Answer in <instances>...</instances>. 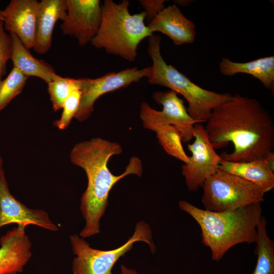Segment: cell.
Returning <instances> with one entry per match:
<instances>
[{"mask_svg": "<svg viewBox=\"0 0 274 274\" xmlns=\"http://www.w3.org/2000/svg\"><path fill=\"white\" fill-rule=\"evenodd\" d=\"M204 127L214 149L233 145L223 160L246 162L264 158L272 152L274 124L269 112L256 99L239 94L215 108Z\"/></svg>", "mask_w": 274, "mask_h": 274, "instance_id": "1", "label": "cell"}, {"mask_svg": "<svg viewBox=\"0 0 274 274\" xmlns=\"http://www.w3.org/2000/svg\"><path fill=\"white\" fill-rule=\"evenodd\" d=\"M121 145L116 142L95 137L75 144L70 154L71 162L81 167L87 178V186L83 193L80 208L85 225L79 236L85 238L98 234L100 220L108 204L109 193L113 186L125 177L133 174L141 177L143 165L141 159L131 157L125 171L120 175L112 174L108 167L110 158L122 153Z\"/></svg>", "mask_w": 274, "mask_h": 274, "instance_id": "2", "label": "cell"}, {"mask_svg": "<svg viewBox=\"0 0 274 274\" xmlns=\"http://www.w3.org/2000/svg\"><path fill=\"white\" fill-rule=\"evenodd\" d=\"M178 205L199 226L202 243L210 249L214 261L221 260L235 245L256 241L257 226L262 217L261 202L221 212L201 209L185 200L179 201Z\"/></svg>", "mask_w": 274, "mask_h": 274, "instance_id": "3", "label": "cell"}, {"mask_svg": "<svg viewBox=\"0 0 274 274\" xmlns=\"http://www.w3.org/2000/svg\"><path fill=\"white\" fill-rule=\"evenodd\" d=\"M129 2L112 0L101 3V19L98 31L90 43L110 54L133 61L139 44L153 35L144 22L145 13L131 14Z\"/></svg>", "mask_w": 274, "mask_h": 274, "instance_id": "4", "label": "cell"}, {"mask_svg": "<svg viewBox=\"0 0 274 274\" xmlns=\"http://www.w3.org/2000/svg\"><path fill=\"white\" fill-rule=\"evenodd\" d=\"M161 40L158 35L149 38L147 51L153 63L147 77L148 82L167 87L182 95L188 102L187 110L192 119L197 123L206 122L213 110L229 100L232 95L206 89L168 64L161 53Z\"/></svg>", "mask_w": 274, "mask_h": 274, "instance_id": "5", "label": "cell"}, {"mask_svg": "<svg viewBox=\"0 0 274 274\" xmlns=\"http://www.w3.org/2000/svg\"><path fill=\"white\" fill-rule=\"evenodd\" d=\"M201 188V203L211 212L232 211L264 200L265 193L258 186L220 169L204 181Z\"/></svg>", "mask_w": 274, "mask_h": 274, "instance_id": "6", "label": "cell"}, {"mask_svg": "<svg viewBox=\"0 0 274 274\" xmlns=\"http://www.w3.org/2000/svg\"><path fill=\"white\" fill-rule=\"evenodd\" d=\"M73 253V274H113L112 268L122 256L130 251L137 242H144L154 253L156 250L152 240V230L144 221L136 223L132 235L121 246L110 250L91 248L83 238L77 234L70 236Z\"/></svg>", "mask_w": 274, "mask_h": 274, "instance_id": "7", "label": "cell"}, {"mask_svg": "<svg viewBox=\"0 0 274 274\" xmlns=\"http://www.w3.org/2000/svg\"><path fill=\"white\" fill-rule=\"evenodd\" d=\"M152 97L156 103L162 106V110L157 111L147 102H142L140 117L144 128L155 131L164 125H174L181 131L183 142L191 140L197 123L189 115L184 100L171 90L155 91Z\"/></svg>", "mask_w": 274, "mask_h": 274, "instance_id": "8", "label": "cell"}, {"mask_svg": "<svg viewBox=\"0 0 274 274\" xmlns=\"http://www.w3.org/2000/svg\"><path fill=\"white\" fill-rule=\"evenodd\" d=\"M150 71L151 66L142 69L134 67L108 73L95 79L80 78L81 98L74 118L80 122L86 120L93 112L94 103L98 97L147 78Z\"/></svg>", "mask_w": 274, "mask_h": 274, "instance_id": "9", "label": "cell"}, {"mask_svg": "<svg viewBox=\"0 0 274 274\" xmlns=\"http://www.w3.org/2000/svg\"><path fill=\"white\" fill-rule=\"evenodd\" d=\"M194 138L193 142L187 145L191 156L188 162L182 166V174L185 178L186 187L192 192H196L202 187L204 181L217 170L222 160L201 123L195 124Z\"/></svg>", "mask_w": 274, "mask_h": 274, "instance_id": "10", "label": "cell"}, {"mask_svg": "<svg viewBox=\"0 0 274 274\" xmlns=\"http://www.w3.org/2000/svg\"><path fill=\"white\" fill-rule=\"evenodd\" d=\"M67 14L60 24L64 35L74 37L83 47L96 35L101 22V5L99 0H66Z\"/></svg>", "mask_w": 274, "mask_h": 274, "instance_id": "11", "label": "cell"}, {"mask_svg": "<svg viewBox=\"0 0 274 274\" xmlns=\"http://www.w3.org/2000/svg\"><path fill=\"white\" fill-rule=\"evenodd\" d=\"M32 224L46 230L57 231L58 226L43 210L30 209L10 192L3 168H0V228L9 224Z\"/></svg>", "mask_w": 274, "mask_h": 274, "instance_id": "12", "label": "cell"}, {"mask_svg": "<svg viewBox=\"0 0 274 274\" xmlns=\"http://www.w3.org/2000/svg\"><path fill=\"white\" fill-rule=\"evenodd\" d=\"M38 2L12 0L3 11L5 30L15 35L28 49L33 48Z\"/></svg>", "mask_w": 274, "mask_h": 274, "instance_id": "13", "label": "cell"}, {"mask_svg": "<svg viewBox=\"0 0 274 274\" xmlns=\"http://www.w3.org/2000/svg\"><path fill=\"white\" fill-rule=\"evenodd\" d=\"M26 226L18 225L0 239V274L20 273L32 256Z\"/></svg>", "mask_w": 274, "mask_h": 274, "instance_id": "14", "label": "cell"}, {"mask_svg": "<svg viewBox=\"0 0 274 274\" xmlns=\"http://www.w3.org/2000/svg\"><path fill=\"white\" fill-rule=\"evenodd\" d=\"M147 26L152 33L158 31L166 35L177 46L195 41L194 23L186 17L176 4L164 7Z\"/></svg>", "mask_w": 274, "mask_h": 274, "instance_id": "15", "label": "cell"}, {"mask_svg": "<svg viewBox=\"0 0 274 274\" xmlns=\"http://www.w3.org/2000/svg\"><path fill=\"white\" fill-rule=\"evenodd\" d=\"M218 169L238 176L260 188L265 193L274 188V153L264 158L246 162L222 159Z\"/></svg>", "mask_w": 274, "mask_h": 274, "instance_id": "16", "label": "cell"}, {"mask_svg": "<svg viewBox=\"0 0 274 274\" xmlns=\"http://www.w3.org/2000/svg\"><path fill=\"white\" fill-rule=\"evenodd\" d=\"M67 14L66 0H42L38 2L36 33L33 48L39 54H45L52 46L55 23L63 21Z\"/></svg>", "mask_w": 274, "mask_h": 274, "instance_id": "17", "label": "cell"}, {"mask_svg": "<svg viewBox=\"0 0 274 274\" xmlns=\"http://www.w3.org/2000/svg\"><path fill=\"white\" fill-rule=\"evenodd\" d=\"M220 72L224 76L237 74L250 75L260 81L266 89L274 91V56L259 58L246 62H237L223 57L219 64Z\"/></svg>", "mask_w": 274, "mask_h": 274, "instance_id": "18", "label": "cell"}, {"mask_svg": "<svg viewBox=\"0 0 274 274\" xmlns=\"http://www.w3.org/2000/svg\"><path fill=\"white\" fill-rule=\"evenodd\" d=\"M10 35L12 47L11 59L14 67L27 77H36L47 83L58 76L50 64L35 57L15 35L10 33Z\"/></svg>", "mask_w": 274, "mask_h": 274, "instance_id": "19", "label": "cell"}, {"mask_svg": "<svg viewBox=\"0 0 274 274\" xmlns=\"http://www.w3.org/2000/svg\"><path fill=\"white\" fill-rule=\"evenodd\" d=\"M267 221L262 216L257 226V237L254 253L256 266L252 274H274V243L269 237Z\"/></svg>", "mask_w": 274, "mask_h": 274, "instance_id": "20", "label": "cell"}, {"mask_svg": "<svg viewBox=\"0 0 274 274\" xmlns=\"http://www.w3.org/2000/svg\"><path fill=\"white\" fill-rule=\"evenodd\" d=\"M155 132L159 144L166 153L184 163L188 162L189 156L183 147L182 133L178 128L166 125L160 127Z\"/></svg>", "mask_w": 274, "mask_h": 274, "instance_id": "21", "label": "cell"}, {"mask_svg": "<svg viewBox=\"0 0 274 274\" xmlns=\"http://www.w3.org/2000/svg\"><path fill=\"white\" fill-rule=\"evenodd\" d=\"M47 84L53 109L54 111H57L62 109L64 102L70 94L75 90L80 89V78H63L58 75Z\"/></svg>", "mask_w": 274, "mask_h": 274, "instance_id": "22", "label": "cell"}, {"mask_svg": "<svg viewBox=\"0 0 274 274\" xmlns=\"http://www.w3.org/2000/svg\"><path fill=\"white\" fill-rule=\"evenodd\" d=\"M27 77L13 66L6 78L0 82V112L22 91Z\"/></svg>", "mask_w": 274, "mask_h": 274, "instance_id": "23", "label": "cell"}, {"mask_svg": "<svg viewBox=\"0 0 274 274\" xmlns=\"http://www.w3.org/2000/svg\"><path fill=\"white\" fill-rule=\"evenodd\" d=\"M81 94L80 89L75 90L70 94L63 104V111L60 119L53 123L55 126L61 130L68 126L78 111Z\"/></svg>", "mask_w": 274, "mask_h": 274, "instance_id": "24", "label": "cell"}, {"mask_svg": "<svg viewBox=\"0 0 274 274\" xmlns=\"http://www.w3.org/2000/svg\"><path fill=\"white\" fill-rule=\"evenodd\" d=\"M4 21L0 20V77L6 73L7 63L12 55V41L5 31Z\"/></svg>", "mask_w": 274, "mask_h": 274, "instance_id": "25", "label": "cell"}, {"mask_svg": "<svg viewBox=\"0 0 274 274\" xmlns=\"http://www.w3.org/2000/svg\"><path fill=\"white\" fill-rule=\"evenodd\" d=\"M139 3L144 9L145 19L150 22L164 8L165 0H140Z\"/></svg>", "mask_w": 274, "mask_h": 274, "instance_id": "26", "label": "cell"}, {"mask_svg": "<svg viewBox=\"0 0 274 274\" xmlns=\"http://www.w3.org/2000/svg\"><path fill=\"white\" fill-rule=\"evenodd\" d=\"M121 274H138L134 269L129 268L124 265H121Z\"/></svg>", "mask_w": 274, "mask_h": 274, "instance_id": "27", "label": "cell"}, {"mask_svg": "<svg viewBox=\"0 0 274 274\" xmlns=\"http://www.w3.org/2000/svg\"><path fill=\"white\" fill-rule=\"evenodd\" d=\"M174 2L177 6L186 7L190 5L193 1L190 0H176Z\"/></svg>", "mask_w": 274, "mask_h": 274, "instance_id": "28", "label": "cell"}, {"mask_svg": "<svg viewBox=\"0 0 274 274\" xmlns=\"http://www.w3.org/2000/svg\"><path fill=\"white\" fill-rule=\"evenodd\" d=\"M3 160L1 155H0V168H3Z\"/></svg>", "mask_w": 274, "mask_h": 274, "instance_id": "29", "label": "cell"}, {"mask_svg": "<svg viewBox=\"0 0 274 274\" xmlns=\"http://www.w3.org/2000/svg\"><path fill=\"white\" fill-rule=\"evenodd\" d=\"M0 20L4 21V16L3 15V11L0 10Z\"/></svg>", "mask_w": 274, "mask_h": 274, "instance_id": "30", "label": "cell"}, {"mask_svg": "<svg viewBox=\"0 0 274 274\" xmlns=\"http://www.w3.org/2000/svg\"><path fill=\"white\" fill-rule=\"evenodd\" d=\"M9 274H18L17 273H9Z\"/></svg>", "mask_w": 274, "mask_h": 274, "instance_id": "31", "label": "cell"}, {"mask_svg": "<svg viewBox=\"0 0 274 274\" xmlns=\"http://www.w3.org/2000/svg\"><path fill=\"white\" fill-rule=\"evenodd\" d=\"M1 80H2V78L0 77V82H1Z\"/></svg>", "mask_w": 274, "mask_h": 274, "instance_id": "32", "label": "cell"}]
</instances>
